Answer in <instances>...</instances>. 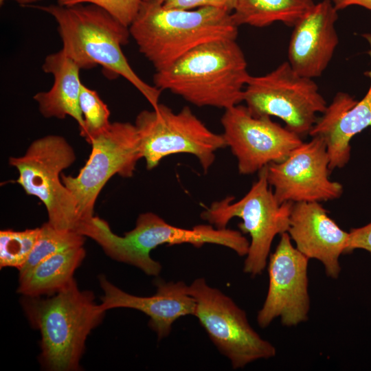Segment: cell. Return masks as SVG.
I'll use <instances>...</instances> for the list:
<instances>
[{"label":"cell","instance_id":"6da1fadb","mask_svg":"<svg viewBox=\"0 0 371 371\" xmlns=\"http://www.w3.org/2000/svg\"><path fill=\"white\" fill-rule=\"evenodd\" d=\"M36 8L53 16L58 25L62 49L80 69L100 65L108 76L126 79L153 108L159 104L161 91L144 82L134 71L122 49L131 36L128 27L91 3H57Z\"/></svg>","mask_w":371,"mask_h":371},{"label":"cell","instance_id":"7a4b0ae2","mask_svg":"<svg viewBox=\"0 0 371 371\" xmlns=\"http://www.w3.org/2000/svg\"><path fill=\"white\" fill-rule=\"evenodd\" d=\"M249 76L236 39H221L201 45L156 71L153 82L193 105L225 110L243 101Z\"/></svg>","mask_w":371,"mask_h":371},{"label":"cell","instance_id":"3957f363","mask_svg":"<svg viewBox=\"0 0 371 371\" xmlns=\"http://www.w3.org/2000/svg\"><path fill=\"white\" fill-rule=\"evenodd\" d=\"M128 28L140 53L156 71L201 45L236 39L238 34L231 12L225 10L168 8L163 4L144 1Z\"/></svg>","mask_w":371,"mask_h":371},{"label":"cell","instance_id":"277c9868","mask_svg":"<svg viewBox=\"0 0 371 371\" xmlns=\"http://www.w3.org/2000/svg\"><path fill=\"white\" fill-rule=\"evenodd\" d=\"M91 291H80L75 279L52 297L23 296L21 304L30 324L41 335L40 361L51 371H74L91 331L105 311Z\"/></svg>","mask_w":371,"mask_h":371},{"label":"cell","instance_id":"5b68a950","mask_svg":"<svg viewBox=\"0 0 371 371\" xmlns=\"http://www.w3.org/2000/svg\"><path fill=\"white\" fill-rule=\"evenodd\" d=\"M97 242L112 259L154 276L159 275L161 266L150 253L161 245L188 243L200 247L206 243L215 244L229 248L240 256L247 255L249 247V242L239 231L217 228L210 224L198 225L192 229L177 227L153 212L139 214L135 227L122 236L113 233L109 226L104 227Z\"/></svg>","mask_w":371,"mask_h":371},{"label":"cell","instance_id":"8992f818","mask_svg":"<svg viewBox=\"0 0 371 371\" xmlns=\"http://www.w3.org/2000/svg\"><path fill=\"white\" fill-rule=\"evenodd\" d=\"M293 203H280L267 179V168L258 172V178L248 192L234 201L229 196L213 202L201 217L217 228H225L229 221L238 217L240 231L249 234L251 242L244 262L245 273L256 276L265 269L271 244L276 235L287 232Z\"/></svg>","mask_w":371,"mask_h":371},{"label":"cell","instance_id":"52a82bcc","mask_svg":"<svg viewBox=\"0 0 371 371\" xmlns=\"http://www.w3.org/2000/svg\"><path fill=\"white\" fill-rule=\"evenodd\" d=\"M76 158L74 148L63 137L49 135L34 140L23 156L10 157L9 164L18 170L16 181L26 193L45 205L51 225L80 234L83 222L76 201L60 179L61 172Z\"/></svg>","mask_w":371,"mask_h":371},{"label":"cell","instance_id":"ba28073f","mask_svg":"<svg viewBox=\"0 0 371 371\" xmlns=\"http://www.w3.org/2000/svg\"><path fill=\"white\" fill-rule=\"evenodd\" d=\"M135 126L148 170L167 156L187 153L195 156L207 173L214 162L216 151L227 147L223 135L210 130L188 106L174 112L159 104L152 110L141 111Z\"/></svg>","mask_w":371,"mask_h":371},{"label":"cell","instance_id":"9c48e42d","mask_svg":"<svg viewBox=\"0 0 371 371\" xmlns=\"http://www.w3.org/2000/svg\"><path fill=\"white\" fill-rule=\"evenodd\" d=\"M243 101L253 115L277 117L301 137L309 135L317 114L327 106L315 81L297 74L288 61L265 75L250 76Z\"/></svg>","mask_w":371,"mask_h":371},{"label":"cell","instance_id":"30bf717a","mask_svg":"<svg viewBox=\"0 0 371 371\" xmlns=\"http://www.w3.org/2000/svg\"><path fill=\"white\" fill-rule=\"evenodd\" d=\"M196 302V316L218 350L234 369L276 355L275 346L262 339L249 323L246 313L220 290L197 278L188 286Z\"/></svg>","mask_w":371,"mask_h":371},{"label":"cell","instance_id":"8fae6325","mask_svg":"<svg viewBox=\"0 0 371 371\" xmlns=\"http://www.w3.org/2000/svg\"><path fill=\"white\" fill-rule=\"evenodd\" d=\"M90 144V156L78 175H60L76 201L83 225L93 217L97 197L110 178L115 175L133 176L138 160L142 158L135 126L129 122L111 123Z\"/></svg>","mask_w":371,"mask_h":371},{"label":"cell","instance_id":"7c38bea8","mask_svg":"<svg viewBox=\"0 0 371 371\" xmlns=\"http://www.w3.org/2000/svg\"><path fill=\"white\" fill-rule=\"evenodd\" d=\"M221 121L222 135L237 159L241 175H252L272 162L283 161L303 142L301 137L270 116L253 115L246 105L225 109Z\"/></svg>","mask_w":371,"mask_h":371},{"label":"cell","instance_id":"4fadbf2b","mask_svg":"<svg viewBox=\"0 0 371 371\" xmlns=\"http://www.w3.org/2000/svg\"><path fill=\"white\" fill-rule=\"evenodd\" d=\"M329 157L324 139L312 137L282 161L267 168V179L280 203L322 202L338 199L343 186L329 178Z\"/></svg>","mask_w":371,"mask_h":371},{"label":"cell","instance_id":"5bb4252c","mask_svg":"<svg viewBox=\"0 0 371 371\" xmlns=\"http://www.w3.org/2000/svg\"><path fill=\"white\" fill-rule=\"evenodd\" d=\"M308 260L293 245L287 232L280 234L268 264L267 294L257 315V322L261 328L267 327L277 317H280L282 325L289 327L308 320Z\"/></svg>","mask_w":371,"mask_h":371},{"label":"cell","instance_id":"9a60e30c","mask_svg":"<svg viewBox=\"0 0 371 371\" xmlns=\"http://www.w3.org/2000/svg\"><path fill=\"white\" fill-rule=\"evenodd\" d=\"M337 12L331 0H322L314 3L293 25L288 62L300 75L313 79L328 67L339 43Z\"/></svg>","mask_w":371,"mask_h":371},{"label":"cell","instance_id":"2e32d148","mask_svg":"<svg viewBox=\"0 0 371 371\" xmlns=\"http://www.w3.org/2000/svg\"><path fill=\"white\" fill-rule=\"evenodd\" d=\"M287 233L300 252L323 265L328 277H339V257L346 252L349 233L328 216L319 202L294 203Z\"/></svg>","mask_w":371,"mask_h":371},{"label":"cell","instance_id":"e0dca14e","mask_svg":"<svg viewBox=\"0 0 371 371\" xmlns=\"http://www.w3.org/2000/svg\"><path fill=\"white\" fill-rule=\"evenodd\" d=\"M104 295L100 304L104 311L115 308L138 310L149 318L148 325L161 339L169 335L172 324L181 317L194 315L196 302L183 282H155L156 293L142 297L128 293L112 283L104 275L99 276Z\"/></svg>","mask_w":371,"mask_h":371},{"label":"cell","instance_id":"ac0fdd59","mask_svg":"<svg viewBox=\"0 0 371 371\" xmlns=\"http://www.w3.org/2000/svg\"><path fill=\"white\" fill-rule=\"evenodd\" d=\"M368 54L371 59V46ZM364 74L370 79V85L363 99L359 101L347 93H337L309 133L325 142L331 171L348 163L351 139L371 126V69Z\"/></svg>","mask_w":371,"mask_h":371},{"label":"cell","instance_id":"d6986e66","mask_svg":"<svg viewBox=\"0 0 371 371\" xmlns=\"http://www.w3.org/2000/svg\"><path fill=\"white\" fill-rule=\"evenodd\" d=\"M42 69L54 76V83L47 91L38 92L34 96L40 113L47 118L64 119L69 115L76 121L80 131L84 126L80 107L81 69L62 49L47 55Z\"/></svg>","mask_w":371,"mask_h":371},{"label":"cell","instance_id":"ffe728a7","mask_svg":"<svg viewBox=\"0 0 371 371\" xmlns=\"http://www.w3.org/2000/svg\"><path fill=\"white\" fill-rule=\"evenodd\" d=\"M85 256L82 246L49 256L19 277L17 292L27 297L51 296L58 293L74 280V272Z\"/></svg>","mask_w":371,"mask_h":371},{"label":"cell","instance_id":"44dd1931","mask_svg":"<svg viewBox=\"0 0 371 371\" xmlns=\"http://www.w3.org/2000/svg\"><path fill=\"white\" fill-rule=\"evenodd\" d=\"M314 3L313 0H236L231 14L238 27H262L275 22L293 27Z\"/></svg>","mask_w":371,"mask_h":371},{"label":"cell","instance_id":"7402d4cb","mask_svg":"<svg viewBox=\"0 0 371 371\" xmlns=\"http://www.w3.org/2000/svg\"><path fill=\"white\" fill-rule=\"evenodd\" d=\"M38 240L25 265L19 270V277L30 272L41 262L60 251L82 247L85 236L74 231L58 229L48 222L41 227Z\"/></svg>","mask_w":371,"mask_h":371},{"label":"cell","instance_id":"603a6c76","mask_svg":"<svg viewBox=\"0 0 371 371\" xmlns=\"http://www.w3.org/2000/svg\"><path fill=\"white\" fill-rule=\"evenodd\" d=\"M41 228L0 232V267L18 270L27 262L39 236Z\"/></svg>","mask_w":371,"mask_h":371},{"label":"cell","instance_id":"cb8c5ba5","mask_svg":"<svg viewBox=\"0 0 371 371\" xmlns=\"http://www.w3.org/2000/svg\"><path fill=\"white\" fill-rule=\"evenodd\" d=\"M80 107L84 119V126L80 131V135L91 144L109 127L110 111L97 91L83 83L80 94Z\"/></svg>","mask_w":371,"mask_h":371},{"label":"cell","instance_id":"d4e9b609","mask_svg":"<svg viewBox=\"0 0 371 371\" xmlns=\"http://www.w3.org/2000/svg\"><path fill=\"white\" fill-rule=\"evenodd\" d=\"M142 2V0H58L57 3L61 5L94 4L107 11L125 26L129 27L139 12Z\"/></svg>","mask_w":371,"mask_h":371},{"label":"cell","instance_id":"484cf974","mask_svg":"<svg viewBox=\"0 0 371 371\" xmlns=\"http://www.w3.org/2000/svg\"><path fill=\"white\" fill-rule=\"evenodd\" d=\"M236 0H166L163 5L168 8L193 10L199 8L211 7L233 11Z\"/></svg>","mask_w":371,"mask_h":371},{"label":"cell","instance_id":"4316f807","mask_svg":"<svg viewBox=\"0 0 371 371\" xmlns=\"http://www.w3.org/2000/svg\"><path fill=\"white\" fill-rule=\"evenodd\" d=\"M345 253L361 249L368 251L371 255V222L357 228H353L348 232Z\"/></svg>","mask_w":371,"mask_h":371},{"label":"cell","instance_id":"83f0119b","mask_svg":"<svg viewBox=\"0 0 371 371\" xmlns=\"http://www.w3.org/2000/svg\"><path fill=\"white\" fill-rule=\"evenodd\" d=\"M339 11L351 5H359L371 11V0H331Z\"/></svg>","mask_w":371,"mask_h":371},{"label":"cell","instance_id":"f1b7e54d","mask_svg":"<svg viewBox=\"0 0 371 371\" xmlns=\"http://www.w3.org/2000/svg\"><path fill=\"white\" fill-rule=\"evenodd\" d=\"M5 1L7 0H0L1 4H2ZM13 1L21 5H27V4L34 3L41 0H13Z\"/></svg>","mask_w":371,"mask_h":371},{"label":"cell","instance_id":"f546056e","mask_svg":"<svg viewBox=\"0 0 371 371\" xmlns=\"http://www.w3.org/2000/svg\"><path fill=\"white\" fill-rule=\"evenodd\" d=\"M166 0H142L144 2L156 3L163 4Z\"/></svg>","mask_w":371,"mask_h":371}]
</instances>
